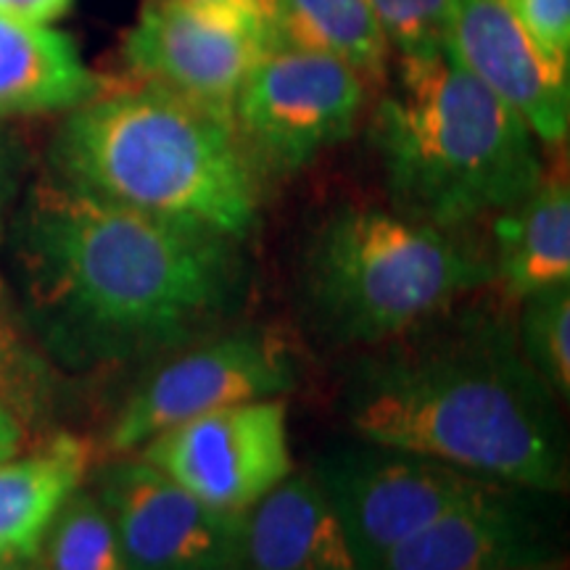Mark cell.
Listing matches in <instances>:
<instances>
[{
  "label": "cell",
  "mask_w": 570,
  "mask_h": 570,
  "mask_svg": "<svg viewBox=\"0 0 570 570\" xmlns=\"http://www.w3.org/2000/svg\"><path fill=\"white\" fill-rule=\"evenodd\" d=\"M3 246L27 333L77 373L164 360L212 336L248 285L238 240L53 175L21 190Z\"/></svg>",
  "instance_id": "6da1fadb"
},
{
  "label": "cell",
  "mask_w": 570,
  "mask_h": 570,
  "mask_svg": "<svg viewBox=\"0 0 570 570\" xmlns=\"http://www.w3.org/2000/svg\"><path fill=\"white\" fill-rule=\"evenodd\" d=\"M352 436L417 452L473 479L560 494L568 433L560 399L489 306H452L377 344L348 370Z\"/></svg>",
  "instance_id": "7a4b0ae2"
},
{
  "label": "cell",
  "mask_w": 570,
  "mask_h": 570,
  "mask_svg": "<svg viewBox=\"0 0 570 570\" xmlns=\"http://www.w3.org/2000/svg\"><path fill=\"white\" fill-rule=\"evenodd\" d=\"M373 142L394 212L444 230L508 212L544 177L531 127L444 46L402 56Z\"/></svg>",
  "instance_id": "3957f363"
},
{
  "label": "cell",
  "mask_w": 570,
  "mask_h": 570,
  "mask_svg": "<svg viewBox=\"0 0 570 570\" xmlns=\"http://www.w3.org/2000/svg\"><path fill=\"white\" fill-rule=\"evenodd\" d=\"M48 161L85 194L238 244L259 223V175L233 127L151 85L111 88L67 111Z\"/></svg>",
  "instance_id": "277c9868"
},
{
  "label": "cell",
  "mask_w": 570,
  "mask_h": 570,
  "mask_svg": "<svg viewBox=\"0 0 570 570\" xmlns=\"http://www.w3.org/2000/svg\"><path fill=\"white\" fill-rule=\"evenodd\" d=\"M489 283L491 259L458 230L375 206L331 214L302 273L312 323L336 344L365 348L404 336Z\"/></svg>",
  "instance_id": "5b68a950"
},
{
  "label": "cell",
  "mask_w": 570,
  "mask_h": 570,
  "mask_svg": "<svg viewBox=\"0 0 570 570\" xmlns=\"http://www.w3.org/2000/svg\"><path fill=\"white\" fill-rule=\"evenodd\" d=\"M365 92L348 63L273 46L235 98L233 132L256 175H294L354 132Z\"/></svg>",
  "instance_id": "8992f818"
},
{
  "label": "cell",
  "mask_w": 570,
  "mask_h": 570,
  "mask_svg": "<svg viewBox=\"0 0 570 570\" xmlns=\"http://www.w3.org/2000/svg\"><path fill=\"white\" fill-rule=\"evenodd\" d=\"M309 475L336 515L360 570H377L433 518L491 483L360 436L327 446Z\"/></svg>",
  "instance_id": "52a82bcc"
},
{
  "label": "cell",
  "mask_w": 570,
  "mask_h": 570,
  "mask_svg": "<svg viewBox=\"0 0 570 570\" xmlns=\"http://www.w3.org/2000/svg\"><path fill=\"white\" fill-rule=\"evenodd\" d=\"M296 383V356L275 331H217L164 356L142 377L109 425L106 449L135 454L169 428L240 402L285 396Z\"/></svg>",
  "instance_id": "ba28073f"
},
{
  "label": "cell",
  "mask_w": 570,
  "mask_h": 570,
  "mask_svg": "<svg viewBox=\"0 0 570 570\" xmlns=\"http://www.w3.org/2000/svg\"><path fill=\"white\" fill-rule=\"evenodd\" d=\"M273 48L267 13L238 6L148 0L125 38V61L151 85L233 127V106Z\"/></svg>",
  "instance_id": "9c48e42d"
},
{
  "label": "cell",
  "mask_w": 570,
  "mask_h": 570,
  "mask_svg": "<svg viewBox=\"0 0 570 570\" xmlns=\"http://www.w3.org/2000/svg\"><path fill=\"white\" fill-rule=\"evenodd\" d=\"M135 454L230 515H246L294 473L283 396L206 412L159 433Z\"/></svg>",
  "instance_id": "30bf717a"
},
{
  "label": "cell",
  "mask_w": 570,
  "mask_h": 570,
  "mask_svg": "<svg viewBox=\"0 0 570 570\" xmlns=\"http://www.w3.org/2000/svg\"><path fill=\"white\" fill-rule=\"evenodd\" d=\"M96 494L114 520L127 570H233L244 515L209 508L140 454L104 465Z\"/></svg>",
  "instance_id": "8fae6325"
},
{
  "label": "cell",
  "mask_w": 570,
  "mask_h": 570,
  "mask_svg": "<svg viewBox=\"0 0 570 570\" xmlns=\"http://www.w3.org/2000/svg\"><path fill=\"white\" fill-rule=\"evenodd\" d=\"M444 48L462 69L531 127L560 146L570 130V63L552 59L502 0H452Z\"/></svg>",
  "instance_id": "7c38bea8"
},
{
  "label": "cell",
  "mask_w": 570,
  "mask_h": 570,
  "mask_svg": "<svg viewBox=\"0 0 570 570\" xmlns=\"http://www.w3.org/2000/svg\"><path fill=\"white\" fill-rule=\"evenodd\" d=\"M544 497L487 483L399 544L377 570H515L562 560Z\"/></svg>",
  "instance_id": "4fadbf2b"
},
{
  "label": "cell",
  "mask_w": 570,
  "mask_h": 570,
  "mask_svg": "<svg viewBox=\"0 0 570 570\" xmlns=\"http://www.w3.org/2000/svg\"><path fill=\"white\" fill-rule=\"evenodd\" d=\"M233 570H360L309 473H291L244 515Z\"/></svg>",
  "instance_id": "5bb4252c"
},
{
  "label": "cell",
  "mask_w": 570,
  "mask_h": 570,
  "mask_svg": "<svg viewBox=\"0 0 570 570\" xmlns=\"http://www.w3.org/2000/svg\"><path fill=\"white\" fill-rule=\"evenodd\" d=\"M92 449L75 433L0 462V566L35 562L61 504L85 487Z\"/></svg>",
  "instance_id": "9a60e30c"
},
{
  "label": "cell",
  "mask_w": 570,
  "mask_h": 570,
  "mask_svg": "<svg viewBox=\"0 0 570 570\" xmlns=\"http://www.w3.org/2000/svg\"><path fill=\"white\" fill-rule=\"evenodd\" d=\"M106 90L69 32L0 19V119L71 111Z\"/></svg>",
  "instance_id": "2e32d148"
},
{
  "label": "cell",
  "mask_w": 570,
  "mask_h": 570,
  "mask_svg": "<svg viewBox=\"0 0 570 570\" xmlns=\"http://www.w3.org/2000/svg\"><path fill=\"white\" fill-rule=\"evenodd\" d=\"M494 281L512 302L570 283V188L541 177L523 202L494 217Z\"/></svg>",
  "instance_id": "e0dca14e"
},
{
  "label": "cell",
  "mask_w": 570,
  "mask_h": 570,
  "mask_svg": "<svg viewBox=\"0 0 570 570\" xmlns=\"http://www.w3.org/2000/svg\"><path fill=\"white\" fill-rule=\"evenodd\" d=\"M267 24L273 46L333 56L365 82H386L391 46L370 0H269Z\"/></svg>",
  "instance_id": "ac0fdd59"
},
{
  "label": "cell",
  "mask_w": 570,
  "mask_h": 570,
  "mask_svg": "<svg viewBox=\"0 0 570 570\" xmlns=\"http://www.w3.org/2000/svg\"><path fill=\"white\" fill-rule=\"evenodd\" d=\"M38 562L46 570H127L114 520L96 491L80 487L61 504Z\"/></svg>",
  "instance_id": "d6986e66"
},
{
  "label": "cell",
  "mask_w": 570,
  "mask_h": 570,
  "mask_svg": "<svg viewBox=\"0 0 570 570\" xmlns=\"http://www.w3.org/2000/svg\"><path fill=\"white\" fill-rule=\"evenodd\" d=\"M518 344L554 396L570 399V283L520 298Z\"/></svg>",
  "instance_id": "ffe728a7"
},
{
  "label": "cell",
  "mask_w": 570,
  "mask_h": 570,
  "mask_svg": "<svg viewBox=\"0 0 570 570\" xmlns=\"http://www.w3.org/2000/svg\"><path fill=\"white\" fill-rule=\"evenodd\" d=\"M48 362L32 346L21 323L17 304L0 283V396L11 402L21 415L32 420L48 394Z\"/></svg>",
  "instance_id": "44dd1931"
},
{
  "label": "cell",
  "mask_w": 570,
  "mask_h": 570,
  "mask_svg": "<svg viewBox=\"0 0 570 570\" xmlns=\"http://www.w3.org/2000/svg\"><path fill=\"white\" fill-rule=\"evenodd\" d=\"M452 0H370L391 51L425 53L444 46V27Z\"/></svg>",
  "instance_id": "7402d4cb"
},
{
  "label": "cell",
  "mask_w": 570,
  "mask_h": 570,
  "mask_svg": "<svg viewBox=\"0 0 570 570\" xmlns=\"http://www.w3.org/2000/svg\"><path fill=\"white\" fill-rule=\"evenodd\" d=\"M552 59L570 63V0H502Z\"/></svg>",
  "instance_id": "603a6c76"
},
{
  "label": "cell",
  "mask_w": 570,
  "mask_h": 570,
  "mask_svg": "<svg viewBox=\"0 0 570 570\" xmlns=\"http://www.w3.org/2000/svg\"><path fill=\"white\" fill-rule=\"evenodd\" d=\"M21 190H24V151L13 135L0 127V246H3Z\"/></svg>",
  "instance_id": "cb8c5ba5"
},
{
  "label": "cell",
  "mask_w": 570,
  "mask_h": 570,
  "mask_svg": "<svg viewBox=\"0 0 570 570\" xmlns=\"http://www.w3.org/2000/svg\"><path fill=\"white\" fill-rule=\"evenodd\" d=\"M75 3L77 0H0V19L51 27L53 21L67 17Z\"/></svg>",
  "instance_id": "d4e9b609"
},
{
  "label": "cell",
  "mask_w": 570,
  "mask_h": 570,
  "mask_svg": "<svg viewBox=\"0 0 570 570\" xmlns=\"http://www.w3.org/2000/svg\"><path fill=\"white\" fill-rule=\"evenodd\" d=\"M27 420L21 412L0 396V462L19 454L27 444Z\"/></svg>",
  "instance_id": "484cf974"
},
{
  "label": "cell",
  "mask_w": 570,
  "mask_h": 570,
  "mask_svg": "<svg viewBox=\"0 0 570 570\" xmlns=\"http://www.w3.org/2000/svg\"><path fill=\"white\" fill-rule=\"evenodd\" d=\"M188 3H212V6H238V9H254L267 13L269 0H188Z\"/></svg>",
  "instance_id": "4316f807"
},
{
  "label": "cell",
  "mask_w": 570,
  "mask_h": 570,
  "mask_svg": "<svg viewBox=\"0 0 570 570\" xmlns=\"http://www.w3.org/2000/svg\"><path fill=\"white\" fill-rule=\"evenodd\" d=\"M515 570H566V562L554 560V562H544V566H531V568H515Z\"/></svg>",
  "instance_id": "83f0119b"
},
{
  "label": "cell",
  "mask_w": 570,
  "mask_h": 570,
  "mask_svg": "<svg viewBox=\"0 0 570 570\" xmlns=\"http://www.w3.org/2000/svg\"><path fill=\"white\" fill-rule=\"evenodd\" d=\"M0 570H30V562H9V566H3Z\"/></svg>",
  "instance_id": "f1b7e54d"
},
{
  "label": "cell",
  "mask_w": 570,
  "mask_h": 570,
  "mask_svg": "<svg viewBox=\"0 0 570 570\" xmlns=\"http://www.w3.org/2000/svg\"><path fill=\"white\" fill-rule=\"evenodd\" d=\"M30 570H46V568H42V566H40V562H38V560H35V562H30Z\"/></svg>",
  "instance_id": "f546056e"
},
{
  "label": "cell",
  "mask_w": 570,
  "mask_h": 570,
  "mask_svg": "<svg viewBox=\"0 0 570 570\" xmlns=\"http://www.w3.org/2000/svg\"><path fill=\"white\" fill-rule=\"evenodd\" d=\"M0 568H3V566H0Z\"/></svg>",
  "instance_id": "4dcf8cb0"
}]
</instances>
